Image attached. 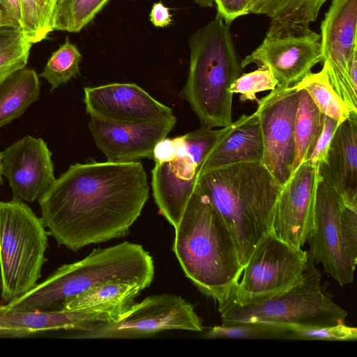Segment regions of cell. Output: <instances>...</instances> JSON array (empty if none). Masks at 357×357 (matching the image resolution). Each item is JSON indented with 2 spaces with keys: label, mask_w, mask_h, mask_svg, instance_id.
I'll return each instance as SVG.
<instances>
[{
  "label": "cell",
  "mask_w": 357,
  "mask_h": 357,
  "mask_svg": "<svg viewBox=\"0 0 357 357\" xmlns=\"http://www.w3.org/2000/svg\"><path fill=\"white\" fill-rule=\"evenodd\" d=\"M123 314L119 307L20 311L0 303V337H23L59 330L84 331L94 324L117 320Z\"/></svg>",
  "instance_id": "ac0fdd59"
},
{
  "label": "cell",
  "mask_w": 357,
  "mask_h": 357,
  "mask_svg": "<svg viewBox=\"0 0 357 357\" xmlns=\"http://www.w3.org/2000/svg\"><path fill=\"white\" fill-rule=\"evenodd\" d=\"M250 0H214L217 12L230 25L236 19L249 14Z\"/></svg>",
  "instance_id": "d590c367"
},
{
  "label": "cell",
  "mask_w": 357,
  "mask_h": 357,
  "mask_svg": "<svg viewBox=\"0 0 357 357\" xmlns=\"http://www.w3.org/2000/svg\"><path fill=\"white\" fill-rule=\"evenodd\" d=\"M22 36L17 24L0 26V47L9 45Z\"/></svg>",
  "instance_id": "ab89813d"
},
{
  "label": "cell",
  "mask_w": 357,
  "mask_h": 357,
  "mask_svg": "<svg viewBox=\"0 0 357 357\" xmlns=\"http://www.w3.org/2000/svg\"><path fill=\"white\" fill-rule=\"evenodd\" d=\"M149 192L138 161L77 163L38 199L41 220L59 246L76 252L126 236Z\"/></svg>",
  "instance_id": "6da1fadb"
},
{
  "label": "cell",
  "mask_w": 357,
  "mask_h": 357,
  "mask_svg": "<svg viewBox=\"0 0 357 357\" xmlns=\"http://www.w3.org/2000/svg\"><path fill=\"white\" fill-rule=\"evenodd\" d=\"M291 326L263 322L222 324L208 329L205 338L280 339L286 340Z\"/></svg>",
  "instance_id": "83f0119b"
},
{
  "label": "cell",
  "mask_w": 357,
  "mask_h": 357,
  "mask_svg": "<svg viewBox=\"0 0 357 357\" xmlns=\"http://www.w3.org/2000/svg\"><path fill=\"white\" fill-rule=\"evenodd\" d=\"M0 9L7 20L19 26L20 25L22 0H0Z\"/></svg>",
  "instance_id": "f35d334b"
},
{
  "label": "cell",
  "mask_w": 357,
  "mask_h": 357,
  "mask_svg": "<svg viewBox=\"0 0 357 357\" xmlns=\"http://www.w3.org/2000/svg\"><path fill=\"white\" fill-rule=\"evenodd\" d=\"M264 144L259 116L256 112L243 114L225 126L201 163L198 174L244 162H261Z\"/></svg>",
  "instance_id": "ffe728a7"
},
{
  "label": "cell",
  "mask_w": 357,
  "mask_h": 357,
  "mask_svg": "<svg viewBox=\"0 0 357 357\" xmlns=\"http://www.w3.org/2000/svg\"><path fill=\"white\" fill-rule=\"evenodd\" d=\"M327 0H289L274 18H280L295 22H314Z\"/></svg>",
  "instance_id": "836d02e7"
},
{
  "label": "cell",
  "mask_w": 357,
  "mask_h": 357,
  "mask_svg": "<svg viewBox=\"0 0 357 357\" xmlns=\"http://www.w3.org/2000/svg\"><path fill=\"white\" fill-rule=\"evenodd\" d=\"M294 86L307 92L314 104L325 116L339 123L347 119L352 112L333 87L324 66L317 73H310Z\"/></svg>",
  "instance_id": "d4e9b609"
},
{
  "label": "cell",
  "mask_w": 357,
  "mask_h": 357,
  "mask_svg": "<svg viewBox=\"0 0 357 357\" xmlns=\"http://www.w3.org/2000/svg\"><path fill=\"white\" fill-rule=\"evenodd\" d=\"M229 26L217 12L189 38V70L181 96L189 102L202 127L222 128L233 121L230 86L243 68Z\"/></svg>",
  "instance_id": "5b68a950"
},
{
  "label": "cell",
  "mask_w": 357,
  "mask_h": 357,
  "mask_svg": "<svg viewBox=\"0 0 357 357\" xmlns=\"http://www.w3.org/2000/svg\"><path fill=\"white\" fill-rule=\"evenodd\" d=\"M307 252L301 280L264 300L238 305L229 300L218 305L222 324L263 322L286 326H326L343 324L348 312L321 284V273Z\"/></svg>",
  "instance_id": "8992f818"
},
{
  "label": "cell",
  "mask_w": 357,
  "mask_h": 357,
  "mask_svg": "<svg viewBox=\"0 0 357 357\" xmlns=\"http://www.w3.org/2000/svg\"><path fill=\"white\" fill-rule=\"evenodd\" d=\"M72 0H54L52 15L62 10Z\"/></svg>",
  "instance_id": "b9f144b4"
},
{
  "label": "cell",
  "mask_w": 357,
  "mask_h": 357,
  "mask_svg": "<svg viewBox=\"0 0 357 357\" xmlns=\"http://www.w3.org/2000/svg\"><path fill=\"white\" fill-rule=\"evenodd\" d=\"M109 0H72L52 15V29L76 33L81 31Z\"/></svg>",
  "instance_id": "f1b7e54d"
},
{
  "label": "cell",
  "mask_w": 357,
  "mask_h": 357,
  "mask_svg": "<svg viewBox=\"0 0 357 357\" xmlns=\"http://www.w3.org/2000/svg\"><path fill=\"white\" fill-rule=\"evenodd\" d=\"M195 1L202 7H211L214 4V0H195Z\"/></svg>",
  "instance_id": "7bdbcfd3"
},
{
  "label": "cell",
  "mask_w": 357,
  "mask_h": 357,
  "mask_svg": "<svg viewBox=\"0 0 357 357\" xmlns=\"http://www.w3.org/2000/svg\"><path fill=\"white\" fill-rule=\"evenodd\" d=\"M144 289L137 284L113 281L96 285L67 299L61 310H80L93 307L134 304Z\"/></svg>",
  "instance_id": "603a6c76"
},
{
  "label": "cell",
  "mask_w": 357,
  "mask_h": 357,
  "mask_svg": "<svg viewBox=\"0 0 357 357\" xmlns=\"http://www.w3.org/2000/svg\"><path fill=\"white\" fill-rule=\"evenodd\" d=\"M2 181V174H1V154H0V183Z\"/></svg>",
  "instance_id": "f6af8a7d"
},
{
  "label": "cell",
  "mask_w": 357,
  "mask_h": 357,
  "mask_svg": "<svg viewBox=\"0 0 357 357\" xmlns=\"http://www.w3.org/2000/svg\"><path fill=\"white\" fill-rule=\"evenodd\" d=\"M84 102L90 116L111 123L149 122L174 116L170 107L135 84L112 83L85 87Z\"/></svg>",
  "instance_id": "9a60e30c"
},
{
  "label": "cell",
  "mask_w": 357,
  "mask_h": 357,
  "mask_svg": "<svg viewBox=\"0 0 357 357\" xmlns=\"http://www.w3.org/2000/svg\"><path fill=\"white\" fill-rule=\"evenodd\" d=\"M198 171L190 158L155 163L151 187L160 213L174 228L182 216L197 183Z\"/></svg>",
  "instance_id": "44dd1931"
},
{
  "label": "cell",
  "mask_w": 357,
  "mask_h": 357,
  "mask_svg": "<svg viewBox=\"0 0 357 357\" xmlns=\"http://www.w3.org/2000/svg\"><path fill=\"white\" fill-rule=\"evenodd\" d=\"M340 124L336 120L324 116L321 132L307 161L316 167L325 161L333 135Z\"/></svg>",
  "instance_id": "e575fe53"
},
{
  "label": "cell",
  "mask_w": 357,
  "mask_h": 357,
  "mask_svg": "<svg viewBox=\"0 0 357 357\" xmlns=\"http://www.w3.org/2000/svg\"><path fill=\"white\" fill-rule=\"evenodd\" d=\"M225 130V126L220 129L202 127L183 135L187 146V156L197 167V171L207 153Z\"/></svg>",
  "instance_id": "1f68e13d"
},
{
  "label": "cell",
  "mask_w": 357,
  "mask_h": 357,
  "mask_svg": "<svg viewBox=\"0 0 357 357\" xmlns=\"http://www.w3.org/2000/svg\"><path fill=\"white\" fill-rule=\"evenodd\" d=\"M154 277L149 252L139 244L123 242L94 249L76 262L63 264L24 295L5 304L14 310H59L65 301L107 282L119 281L148 287Z\"/></svg>",
  "instance_id": "277c9868"
},
{
  "label": "cell",
  "mask_w": 357,
  "mask_h": 357,
  "mask_svg": "<svg viewBox=\"0 0 357 357\" xmlns=\"http://www.w3.org/2000/svg\"><path fill=\"white\" fill-rule=\"evenodd\" d=\"M40 96L38 75L33 69H20L0 83V128L21 116Z\"/></svg>",
  "instance_id": "7402d4cb"
},
{
  "label": "cell",
  "mask_w": 357,
  "mask_h": 357,
  "mask_svg": "<svg viewBox=\"0 0 357 357\" xmlns=\"http://www.w3.org/2000/svg\"><path fill=\"white\" fill-rule=\"evenodd\" d=\"M300 90L277 86L257 100L264 144L262 164L283 186L292 174L295 158V123Z\"/></svg>",
  "instance_id": "7c38bea8"
},
{
  "label": "cell",
  "mask_w": 357,
  "mask_h": 357,
  "mask_svg": "<svg viewBox=\"0 0 357 357\" xmlns=\"http://www.w3.org/2000/svg\"><path fill=\"white\" fill-rule=\"evenodd\" d=\"M318 181L317 167L304 162L282 186L275 206L272 232L297 248L307 241L312 227Z\"/></svg>",
  "instance_id": "5bb4252c"
},
{
  "label": "cell",
  "mask_w": 357,
  "mask_h": 357,
  "mask_svg": "<svg viewBox=\"0 0 357 357\" xmlns=\"http://www.w3.org/2000/svg\"><path fill=\"white\" fill-rule=\"evenodd\" d=\"M170 330L200 332L202 321L193 305L181 296L162 294L135 303L120 319L96 324L74 337L132 338Z\"/></svg>",
  "instance_id": "8fae6325"
},
{
  "label": "cell",
  "mask_w": 357,
  "mask_h": 357,
  "mask_svg": "<svg viewBox=\"0 0 357 357\" xmlns=\"http://www.w3.org/2000/svg\"><path fill=\"white\" fill-rule=\"evenodd\" d=\"M308 252L341 286L351 284L357 262V207L344 204L319 178Z\"/></svg>",
  "instance_id": "ba28073f"
},
{
  "label": "cell",
  "mask_w": 357,
  "mask_h": 357,
  "mask_svg": "<svg viewBox=\"0 0 357 357\" xmlns=\"http://www.w3.org/2000/svg\"><path fill=\"white\" fill-rule=\"evenodd\" d=\"M357 328L344 323L326 326H291L286 340L354 341Z\"/></svg>",
  "instance_id": "4dcf8cb0"
},
{
  "label": "cell",
  "mask_w": 357,
  "mask_h": 357,
  "mask_svg": "<svg viewBox=\"0 0 357 357\" xmlns=\"http://www.w3.org/2000/svg\"><path fill=\"white\" fill-rule=\"evenodd\" d=\"M278 85L271 70L261 66L254 71L241 75L231 85L230 91L233 94H240L241 102L257 101V93L274 90Z\"/></svg>",
  "instance_id": "f546056e"
},
{
  "label": "cell",
  "mask_w": 357,
  "mask_h": 357,
  "mask_svg": "<svg viewBox=\"0 0 357 357\" xmlns=\"http://www.w3.org/2000/svg\"><path fill=\"white\" fill-rule=\"evenodd\" d=\"M321 51L330 82L349 109L357 113V93L348 65L357 48V0H333L321 24Z\"/></svg>",
  "instance_id": "4fadbf2b"
},
{
  "label": "cell",
  "mask_w": 357,
  "mask_h": 357,
  "mask_svg": "<svg viewBox=\"0 0 357 357\" xmlns=\"http://www.w3.org/2000/svg\"><path fill=\"white\" fill-rule=\"evenodd\" d=\"M54 0H22L20 30L30 43L46 38L52 29Z\"/></svg>",
  "instance_id": "4316f807"
},
{
  "label": "cell",
  "mask_w": 357,
  "mask_h": 357,
  "mask_svg": "<svg viewBox=\"0 0 357 357\" xmlns=\"http://www.w3.org/2000/svg\"><path fill=\"white\" fill-rule=\"evenodd\" d=\"M324 116L307 92L300 90L294 130L296 151L292 173L310 156L321 132Z\"/></svg>",
  "instance_id": "cb8c5ba5"
},
{
  "label": "cell",
  "mask_w": 357,
  "mask_h": 357,
  "mask_svg": "<svg viewBox=\"0 0 357 357\" xmlns=\"http://www.w3.org/2000/svg\"><path fill=\"white\" fill-rule=\"evenodd\" d=\"M176 158V144L174 138L165 137L155 146L153 160L155 163L172 161Z\"/></svg>",
  "instance_id": "8d00e7d4"
},
{
  "label": "cell",
  "mask_w": 357,
  "mask_h": 357,
  "mask_svg": "<svg viewBox=\"0 0 357 357\" xmlns=\"http://www.w3.org/2000/svg\"><path fill=\"white\" fill-rule=\"evenodd\" d=\"M174 229L172 250L185 276L202 294L222 304L243 266L229 227L197 181Z\"/></svg>",
  "instance_id": "7a4b0ae2"
},
{
  "label": "cell",
  "mask_w": 357,
  "mask_h": 357,
  "mask_svg": "<svg viewBox=\"0 0 357 357\" xmlns=\"http://www.w3.org/2000/svg\"><path fill=\"white\" fill-rule=\"evenodd\" d=\"M48 231L23 201H0V286L6 304L37 284L46 261Z\"/></svg>",
  "instance_id": "52a82bcc"
},
{
  "label": "cell",
  "mask_w": 357,
  "mask_h": 357,
  "mask_svg": "<svg viewBox=\"0 0 357 357\" xmlns=\"http://www.w3.org/2000/svg\"><path fill=\"white\" fill-rule=\"evenodd\" d=\"M348 75L353 91L357 93V48L353 51L350 57L348 65Z\"/></svg>",
  "instance_id": "60d3db41"
},
{
  "label": "cell",
  "mask_w": 357,
  "mask_h": 357,
  "mask_svg": "<svg viewBox=\"0 0 357 357\" xmlns=\"http://www.w3.org/2000/svg\"><path fill=\"white\" fill-rule=\"evenodd\" d=\"M319 178L344 204L357 207V113L337 127L325 161L317 166Z\"/></svg>",
  "instance_id": "d6986e66"
},
{
  "label": "cell",
  "mask_w": 357,
  "mask_h": 357,
  "mask_svg": "<svg viewBox=\"0 0 357 357\" xmlns=\"http://www.w3.org/2000/svg\"><path fill=\"white\" fill-rule=\"evenodd\" d=\"M176 121L170 119L133 123L104 121L90 116L89 128L98 149L108 162H135L144 158L153 160L155 144L166 137Z\"/></svg>",
  "instance_id": "e0dca14e"
},
{
  "label": "cell",
  "mask_w": 357,
  "mask_h": 357,
  "mask_svg": "<svg viewBox=\"0 0 357 357\" xmlns=\"http://www.w3.org/2000/svg\"><path fill=\"white\" fill-rule=\"evenodd\" d=\"M82 54L68 37L49 58L39 77L51 84V91L67 83L79 72Z\"/></svg>",
  "instance_id": "484cf974"
},
{
  "label": "cell",
  "mask_w": 357,
  "mask_h": 357,
  "mask_svg": "<svg viewBox=\"0 0 357 357\" xmlns=\"http://www.w3.org/2000/svg\"><path fill=\"white\" fill-rule=\"evenodd\" d=\"M197 181L229 227L244 268L257 243L271 231L282 186L261 162L205 171Z\"/></svg>",
  "instance_id": "3957f363"
},
{
  "label": "cell",
  "mask_w": 357,
  "mask_h": 357,
  "mask_svg": "<svg viewBox=\"0 0 357 357\" xmlns=\"http://www.w3.org/2000/svg\"><path fill=\"white\" fill-rule=\"evenodd\" d=\"M149 16L151 23L157 27H165L172 21L169 8L161 1L153 4Z\"/></svg>",
  "instance_id": "74e56055"
},
{
  "label": "cell",
  "mask_w": 357,
  "mask_h": 357,
  "mask_svg": "<svg viewBox=\"0 0 357 357\" xmlns=\"http://www.w3.org/2000/svg\"><path fill=\"white\" fill-rule=\"evenodd\" d=\"M16 24L7 20L0 9V26L4 24ZM18 25V24H17Z\"/></svg>",
  "instance_id": "ee69618b"
},
{
  "label": "cell",
  "mask_w": 357,
  "mask_h": 357,
  "mask_svg": "<svg viewBox=\"0 0 357 357\" xmlns=\"http://www.w3.org/2000/svg\"><path fill=\"white\" fill-rule=\"evenodd\" d=\"M262 43L241 61L242 68L257 63L268 68L278 86L294 85L322 61L321 36L309 24L271 18Z\"/></svg>",
  "instance_id": "30bf717a"
},
{
  "label": "cell",
  "mask_w": 357,
  "mask_h": 357,
  "mask_svg": "<svg viewBox=\"0 0 357 357\" xmlns=\"http://www.w3.org/2000/svg\"><path fill=\"white\" fill-rule=\"evenodd\" d=\"M307 259V251L283 241L272 231L267 233L252 250L227 300L245 305L290 288L301 280Z\"/></svg>",
  "instance_id": "9c48e42d"
},
{
  "label": "cell",
  "mask_w": 357,
  "mask_h": 357,
  "mask_svg": "<svg viewBox=\"0 0 357 357\" xmlns=\"http://www.w3.org/2000/svg\"><path fill=\"white\" fill-rule=\"evenodd\" d=\"M31 45L22 35L12 43L0 47V83L26 66Z\"/></svg>",
  "instance_id": "d6a6232c"
},
{
  "label": "cell",
  "mask_w": 357,
  "mask_h": 357,
  "mask_svg": "<svg viewBox=\"0 0 357 357\" xmlns=\"http://www.w3.org/2000/svg\"><path fill=\"white\" fill-rule=\"evenodd\" d=\"M0 154L1 174L13 198L27 202L38 200L56 180L52 153L41 138L25 136Z\"/></svg>",
  "instance_id": "2e32d148"
}]
</instances>
